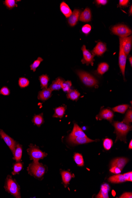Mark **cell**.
I'll return each instance as SVG.
<instances>
[{
  "label": "cell",
  "mask_w": 132,
  "mask_h": 198,
  "mask_svg": "<svg viewBox=\"0 0 132 198\" xmlns=\"http://www.w3.org/2000/svg\"><path fill=\"white\" fill-rule=\"evenodd\" d=\"M115 129V133L116 134V141L120 140L126 142V136L128 133L132 129L131 126L124 123L122 122L114 121L113 123Z\"/></svg>",
  "instance_id": "obj_1"
},
{
  "label": "cell",
  "mask_w": 132,
  "mask_h": 198,
  "mask_svg": "<svg viewBox=\"0 0 132 198\" xmlns=\"http://www.w3.org/2000/svg\"><path fill=\"white\" fill-rule=\"evenodd\" d=\"M29 174L36 179H41L45 174L46 168L42 163L38 161H34L30 163L27 168Z\"/></svg>",
  "instance_id": "obj_2"
},
{
  "label": "cell",
  "mask_w": 132,
  "mask_h": 198,
  "mask_svg": "<svg viewBox=\"0 0 132 198\" xmlns=\"http://www.w3.org/2000/svg\"><path fill=\"white\" fill-rule=\"evenodd\" d=\"M5 187L6 191L15 197L21 198L20 186L16 181L13 179L11 176H8Z\"/></svg>",
  "instance_id": "obj_3"
},
{
  "label": "cell",
  "mask_w": 132,
  "mask_h": 198,
  "mask_svg": "<svg viewBox=\"0 0 132 198\" xmlns=\"http://www.w3.org/2000/svg\"><path fill=\"white\" fill-rule=\"evenodd\" d=\"M76 72L81 81L86 86L93 87L98 84V81L96 78L88 73L80 70L77 71Z\"/></svg>",
  "instance_id": "obj_4"
},
{
  "label": "cell",
  "mask_w": 132,
  "mask_h": 198,
  "mask_svg": "<svg viewBox=\"0 0 132 198\" xmlns=\"http://www.w3.org/2000/svg\"><path fill=\"white\" fill-rule=\"evenodd\" d=\"M128 161L127 159L124 158H118L113 160L111 162L110 171L113 173L119 174L121 172Z\"/></svg>",
  "instance_id": "obj_5"
},
{
  "label": "cell",
  "mask_w": 132,
  "mask_h": 198,
  "mask_svg": "<svg viewBox=\"0 0 132 198\" xmlns=\"http://www.w3.org/2000/svg\"><path fill=\"white\" fill-rule=\"evenodd\" d=\"M28 154L30 156V159L34 161H38L40 159H44L47 155V154L41 151L37 146L30 144V148L27 149Z\"/></svg>",
  "instance_id": "obj_6"
},
{
  "label": "cell",
  "mask_w": 132,
  "mask_h": 198,
  "mask_svg": "<svg viewBox=\"0 0 132 198\" xmlns=\"http://www.w3.org/2000/svg\"><path fill=\"white\" fill-rule=\"evenodd\" d=\"M111 31L114 34L118 36L120 38H125L130 36L132 30L126 25L120 24L115 25L111 28Z\"/></svg>",
  "instance_id": "obj_7"
},
{
  "label": "cell",
  "mask_w": 132,
  "mask_h": 198,
  "mask_svg": "<svg viewBox=\"0 0 132 198\" xmlns=\"http://www.w3.org/2000/svg\"><path fill=\"white\" fill-rule=\"evenodd\" d=\"M123 38H120V52L119 56V64L121 71L125 80V69L126 66L127 56L124 52L123 46Z\"/></svg>",
  "instance_id": "obj_8"
},
{
  "label": "cell",
  "mask_w": 132,
  "mask_h": 198,
  "mask_svg": "<svg viewBox=\"0 0 132 198\" xmlns=\"http://www.w3.org/2000/svg\"><path fill=\"white\" fill-rule=\"evenodd\" d=\"M81 49L83 52V58L81 60V62L83 64H86L87 65H89L91 64V65L93 66L94 61H95L94 59L95 56L94 55L86 49V46L85 45H83Z\"/></svg>",
  "instance_id": "obj_9"
},
{
  "label": "cell",
  "mask_w": 132,
  "mask_h": 198,
  "mask_svg": "<svg viewBox=\"0 0 132 198\" xmlns=\"http://www.w3.org/2000/svg\"><path fill=\"white\" fill-rule=\"evenodd\" d=\"M0 136L2 139H3L13 154L17 144H16V142L12 138L8 135L2 129H0Z\"/></svg>",
  "instance_id": "obj_10"
},
{
  "label": "cell",
  "mask_w": 132,
  "mask_h": 198,
  "mask_svg": "<svg viewBox=\"0 0 132 198\" xmlns=\"http://www.w3.org/2000/svg\"><path fill=\"white\" fill-rule=\"evenodd\" d=\"M114 117L113 112L111 110L106 108L102 110L99 114L96 116V119L97 120H106L111 122L113 119Z\"/></svg>",
  "instance_id": "obj_11"
},
{
  "label": "cell",
  "mask_w": 132,
  "mask_h": 198,
  "mask_svg": "<svg viewBox=\"0 0 132 198\" xmlns=\"http://www.w3.org/2000/svg\"><path fill=\"white\" fill-rule=\"evenodd\" d=\"M68 141L72 144H82L94 142L95 140H91L86 137H68Z\"/></svg>",
  "instance_id": "obj_12"
},
{
  "label": "cell",
  "mask_w": 132,
  "mask_h": 198,
  "mask_svg": "<svg viewBox=\"0 0 132 198\" xmlns=\"http://www.w3.org/2000/svg\"><path fill=\"white\" fill-rule=\"evenodd\" d=\"M106 50V44L102 42H99L93 50L91 53L95 56H101Z\"/></svg>",
  "instance_id": "obj_13"
},
{
  "label": "cell",
  "mask_w": 132,
  "mask_h": 198,
  "mask_svg": "<svg viewBox=\"0 0 132 198\" xmlns=\"http://www.w3.org/2000/svg\"><path fill=\"white\" fill-rule=\"evenodd\" d=\"M80 12V10L75 9L68 18V22L71 26L74 27L77 24L79 19Z\"/></svg>",
  "instance_id": "obj_14"
},
{
  "label": "cell",
  "mask_w": 132,
  "mask_h": 198,
  "mask_svg": "<svg viewBox=\"0 0 132 198\" xmlns=\"http://www.w3.org/2000/svg\"><path fill=\"white\" fill-rule=\"evenodd\" d=\"M132 37L131 36L123 38V46L126 55H129L132 48Z\"/></svg>",
  "instance_id": "obj_15"
},
{
  "label": "cell",
  "mask_w": 132,
  "mask_h": 198,
  "mask_svg": "<svg viewBox=\"0 0 132 198\" xmlns=\"http://www.w3.org/2000/svg\"><path fill=\"white\" fill-rule=\"evenodd\" d=\"M86 134L77 124L75 123L73 130L68 137H86Z\"/></svg>",
  "instance_id": "obj_16"
},
{
  "label": "cell",
  "mask_w": 132,
  "mask_h": 198,
  "mask_svg": "<svg viewBox=\"0 0 132 198\" xmlns=\"http://www.w3.org/2000/svg\"><path fill=\"white\" fill-rule=\"evenodd\" d=\"M52 91L49 88L44 89L39 93L38 98L39 100L45 101L51 97L52 95Z\"/></svg>",
  "instance_id": "obj_17"
},
{
  "label": "cell",
  "mask_w": 132,
  "mask_h": 198,
  "mask_svg": "<svg viewBox=\"0 0 132 198\" xmlns=\"http://www.w3.org/2000/svg\"><path fill=\"white\" fill-rule=\"evenodd\" d=\"M110 186L107 184H105L101 186L99 193L98 194L96 198H108V192L110 190Z\"/></svg>",
  "instance_id": "obj_18"
},
{
  "label": "cell",
  "mask_w": 132,
  "mask_h": 198,
  "mask_svg": "<svg viewBox=\"0 0 132 198\" xmlns=\"http://www.w3.org/2000/svg\"><path fill=\"white\" fill-rule=\"evenodd\" d=\"M64 82V80L62 78L59 77L57 78L54 81H53L52 84L49 87V89L53 91H59L61 89L62 84Z\"/></svg>",
  "instance_id": "obj_19"
},
{
  "label": "cell",
  "mask_w": 132,
  "mask_h": 198,
  "mask_svg": "<svg viewBox=\"0 0 132 198\" xmlns=\"http://www.w3.org/2000/svg\"><path fill=\"white\" fill-rule=\"evenodd\" d=\"M91 14L90 8H86L81 14L79 20L82 22H88L91 21Z\"/></svg>",
  "instance_id": "obj_20"
},
{
  "label": "cell",
  "mask_w": 132,
  "mask_h": 198,
  "mask_svg": "<svg viewBox=\"0 0 132 198\" xmlns=\"http://www.w3.org/2000/svg\"><path fill=\"white\" fill-rule=\"evenodd\" d=\"M60 11L64 16L68 18L72 13L71 10L64 2H62L60 6Z\"/></svg>",
  "instance_id": "obj_21"
},
{
  "label": "cell",
  "mask_w": 132,
  "mask_h": 198,
  "mask_svg": "<svg viewBox=\"0 0 132 198\" xmlns=\"http://www.w3.org/2000/svg\"><path fill=\"white\" fill-rule=\"evenodd\" d=\"M108 180L109 182L113 184L121 183L126 181L122 174H117L112 176L109 177Z\"/></svg>",
  "instance_id": "obj_22"
},
{
  "label": "cell",
  "mask_w": 132,
  "mask_h": 198,
  "mask_svg": "<svg viewBox=\"0 0 132 198\" xmlns=\"http://www.w3.org/2000/svg\"><path fill=\"white\" fill-rule=\"evenodd\" d=\"M14 159L18 162L21 160L22 154V148L21 145L18 144H17L14 152L13 153Z\"/></svg>",
  "instance_id": "obj_23"
},
{
  "label": "cell",
  "mask_w": 132,
  "mask_h": 198,
  "mask_svg": "<svg viewBox=\"0 0 132 198\" xmlns=\"http://www.w3.org/2000/svg\"><path fill=\"white\" fill-rule=\"evenodd\" d=\"M62 177V180L64 183L65 187L68 186V184H69L70 181H71L73 176L70 172H67V171H63L61 172Z\"/></svg>",
  "instance_id": "obj_24"
},
{
  "label": "cell",
  "mask_w": 132,
  "mask_h": 198,
  "mask_svg": "<svg viewBox=\"0 0 132 198\" xmlns=\"http://www.w3.org/2000/svg\"><path fill=\"white\" fill-rule=\"evenodd\" d=\"M66 110L65 106H61L55 109V113L53 117L62 118L64 116Z\"/></svg>",
  "instance_id": "obj_25"
},
{
  "label": "cell",
  "mask_w": 132,
  "mask_h": 198,
  "mask_svg": "<svg viewBox=\"0 0 132 198\" xmlns=\"http://www.w3.org/2000/svg\"><path fill=\"white\" fill-rule=\"evenodd\" d=\"M80 93L78 91L75 89H71L67 92V96L68 99L72 101H77L79 99L80 96Z\"/></svg>",
  "instance_id": "obj_26"
},
{
  "label": "cell",
  "mask_w": 132,
  "mask_h": 198,
  "mask_svg": "<svg viewBox=\"0 0 132 198\" xmlns=\"http://www.w3.org/2000/svg\"><path fill=\"white\" fill-rule=\"evenodd\" d=\"M49 80V78L47 75H43L39 77V80L42 89H46L48 88Z\"/></svg>",
  "instance_id": "obj_27"
},
{
  "label": "cell",
  "mask_w": 132,
  "mask_h": 198,
  "mask_svg": "<svg viewBox=\"0 0 132 198\" xmlns=\"http://www.w3.org/2000/svg\"><path fill=\"white\" fill-rule=\"evenodd\" d=\"M109 65L106 62H102L99 65L97 72L98 73L102 75L108 71Z\"/></svg>",
  "instance_id": "obj_28"
},
{
  "label": "cell",
  "mask_w": 132,
  "mask_h": 198,
  "mask_svg": "<svg viewBox=\"0 0 132 198\" xmlns=\"http://www.w3.org/2000/svg\"><path fill=\"white\" fill-rule=\"evenodd\" d=\"M129 107V105L128 104L120 105L114 107L112 108L113 111L114 112H118L121 113H125L128 108Z\"/></svg>",
  "instance_id": "obj_29"
},
{
  "label": "cell",
  "mask_w": 132,
  "mask_h": 198,
  "mask_svg": "<svg viewBox=\"0 0 132 198\" xmlns=\"http://www.w3.org/2000/svg\"><path fill=\"white\" fill-rule=\"evenodd\" d=\"M33 122L38 127H40L44 122L42 114L36 115L34 116L33 118Z\"/></svg>",
  "instance_id": "obj_30"
},
{
  "label": "cell",
  "mask_w": 132,
  "mask_h": 198,
  "mask_svg": "<svg viewBox=\"0 0 132 198\" xmlns=\"http://www.w3.org/2000/svg\"><path fill=\"white\" fill-rule=\"evenodd\" d=\"M74 158L76 163L78 166L82 167L84 165V161H83V156L81 154L76 153L74 154Z\"/></svg>",
  "instance_id": "obj_31"
},
{
  "label": "cell",
  "mask_w": 132,
  "mask_h": 198,
  "mask_svg": "<svg viewBox=\"0 0 132 198\" xmlns=\"http://www.w3.org/2000/svg\"><path fill=\"white\" fill-rule=\"evenodd\" d=\"M18 84L20 88H25L28 86L30 84V81L26 78L21 77L19 78Z\"/></svg>",
  "instance_id": "obj_32"
},
{
  "label": "cell",
  "mask_w": 132,
  "mask_h": 198,
  "mask_svg": "<svg viewBox=\"0 0 132 198\" xmlns=\"http://www.w3.org/2000/svg\"><path fill=\"white\" fill-rule=\"evenodd\" d=\"M43 61L41 57H39L37 59L34 61L32 64L30 65V70H32L33 72L36 71V69L40 65V63Z\"/></svg>",
  "instance_id": "obj_33"
},
{
  "label": "cell",
  "mask_w": 132,
  "mask_h": 198,
  "mask_svg": "<svg viewBox=\"0 0 132 198\" xmlns=\"http://www.w3.org/2000/svg\"><path fill=\"white\" fill-rule=\"evenodd\" d=\"M132 122V109L128 110L126 113V116L122 121L124 123L129 125L130 123Z\"/></svg>",
  "instance_id": "obj_34"
},
{
  "label": "cell",
  "mask_w": 132,
  "mask_h": 198,
  "mask_svg": "<svg viewBox=\"0 0 132 198\" xmlns=\"http://www.w3.org/2000/svg\"><path fill=\"white\" fill-rule=\"evenodd\" d=\"M22 168L23 164L22 163H20V162H18V163H16L14 166V171L12 172V174L15 175L16 174H19V172L22 169Z\"/></svg>",
  "instance_id": "obj_35"
},
{
  "label": "cell",
  "mask_w": 132,
  "mask_h": 198,
  "mask_svg": "<svg viewBox=\"0 0 132 198\" xmlns=\"http://www.w3.org/2000/svg\"><path fill=\"white\" fill-rule=\"evenodd\" d=\"M113 145V141L112 140L109 139H106L103 141V146L104 148L106 150H110Z\"/></svg>",
  "instance_id": "obj_36"
},
{
  "label": "cell",
  "mask_w": 132,
  "mask_h": 198,
  "mask_svg": "<svg viewBox=\"0 0 132 198\" xmlns=\"http://www.w3.org/2000/svg\"><path fill=\"white\" fill-rule=\"evenodd\" d=\"M16 1L15 0H6L4 3L8 8L11 9L14 7H17V5L16 4Z\"/></svg>",
  "instance_id": "obj_37"
},
{
  "label": "cell",
  "mask_w": 132,
  "mask_h": 198,
  "mask_svg": "<svg viewBox=\"0 0 132 198\" xmlns=\"http://www.w3.org/2000/svg\"><path fill=\"white\" fill-rule=\"evenodd\" d=\"M72 86V83L70 81H64L62 84V88L63 91L68 92L71 90V87Z\"/></svg>",
  "instance_id": "obj_38"
},
{
  "label": "cell",
  "mask_w": 132,
  "mask_h": 198,
  "mask_svg": "<svg viewBox=\"0 0 132 198\" xmlns=\"http://www.w3.org/2000/svg\"><path fill=\"white\" fill-rule=\"evenodd\" d=\"M0 94L4 96L10 95V91L8 88L6 86H4L0 90Z\"/></svg>",
  "instance_id": "obj_39"
},
{
  "label": "cell",
  "mask_w": 132,
  "mask_h": 198,
  "mask_svg": "<svg viewBox=\"0 0 132 198\" xmlns=\"http://www.w3.org/2000/svg\"><path fill=\"white\" fill-rule=\"evenodd\" d=\"M91 29V25L89 24H86L82 27V30L83 33L85 34H87L90 33Z\"/></svg>",
  "instance_id": "obj_40"
},
{
  "label": "cell",
  "mask_w": 132,
  "mask_h": 198,
  "mask_svg": "<svg viewBox=\"0 0 132 198\" xmlns=\"http://www.w3.org/2000/svg\"><path fill=\"white\" fill-rule=\"evenodd\" d=\"M124 178H125V180L127 181H132V172H129L127 173L124 174Z\"/></svg>",
  "instance_id": "obj_41"
},
{
  "label": "cell",
  "mask_w": 132,
  "mask_h": 198,
  "mask_svg": "<svg viewBox=\"0 0 132 198\" xmlns=\"http://www.w3.org/2000/svg\"><path fill=\"white\" fill-rule=\"evenodd\" d=\"M120 198H132V195L131 192H126L124 193L120 197Z\"/></svg>",
  "instance_id": "obj_42"
},
{
  "label": "cell",
  "mask_w": 132,
  "mask_h": 198,
  "mask_svg": "<svg viewBox=\"0 0 132 198\" xmlns=\"http://www.w3.org/2000/svg\"><path fill=\"white\" fill-rule=\"evenodd\" d=\"M129 1L128 0H120L119 5L120 6H126L129 3Z\"/></svg>",
  "instance_id": "obj_43"
},
{
  "label": "cell",
  "mask_w": 132,
  "mask_h": 198,
  "mask_svg": "<svg viewBox=\"0 0 132 198\" xmlns=\"http://www.w3.org/2000/svg\"><path fill=\"white\" fill-rule=\"evenodd\" d=\"M96 2L98 5H105L107 3L108 1L106 0H97L96 1Z\"/></svg>",
  "instance_id": "obj_44"
},
{
  "label": "cell",
  "mask_w": 132,
  "mask_h": 198,
  "mask_svg": "<svg viewBox=\"0 0 132 198\" xmlns=\"http://www.w3.org/2000/svg\"><path fill=\"white\" fill-rule=\"evenodd\" d=\"M129 15H132V5L130 6V8H129Z\"/></svg>",
  "instance_id": "obj_45"
},
{
  "label": "cell",
  "mask_w": 132,
  "mask_h": 198,
  "mask_svg": "<svg viewBox=\"0 0 132 198\" xmlns=\"http://www.w3.org/2000/svg\"><path fill=\"white\" fill-rule=\"evenodd\" d=\"M129 149H132V141L131 140L130 143H129Z\"/></svg>",
  "instance_id": "obj_46"
},
{
  "label": "cell",
  "mask_w": 132,
  "mask_h": 198,
  "mask_svg": "<svg viewBox=\"0 0 132 198\" xmlns=\"http://www.w3.org/2000/svg\"><path fill=\"white\" fill-rule=\"evenodd\" d=\"M129 62H130V65H131V66H132V57H129Z\"/></svg>",
  "instance_id": "obj_47"
}]
</instances>
